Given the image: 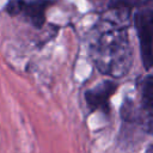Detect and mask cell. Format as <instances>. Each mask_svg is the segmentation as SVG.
I'll use <instances>...</instances> for the list:
<instances>
[{"label":"cell","instance_id":"6da1fadb","mask_svg":"<svg viewBox=\"0 0 153 153\" xmlns=\"http://www.w3.org/2000/svg\"><path fill=\"white\" fill-rule=\"evenodd\" d=\"M126 26L104 18L90 44L96 68L110 78L124 76L133 63V50Z\"/></svg>","mask_w":153,"mask_h":153},{"label":"cell","instance_id":"8992f818","mask_svg":"<svg viewBox=\"0 0 153 153\" xmlns=\"http://www.w3.org/2000/svg\"><path fill=\"white\" fill-rule=\"evenodd\" d=\"M141 88H140V96H141V112L147 118L148 122L152 123V108H153V82L151 74H147L141 80Z\"/></svg>","mask_w":153,"mask_h":153},{"label":"cell","instance_id":"7a4b0ae2","mask_svg":"<svg viewBox=\"0 0 153 153\" xmlns=\"http://www.w3.org/2000/svg\"><path fill=\"white\" fill-rule=\"evenodd\" d=\"M134 22L140 43L142 63L145 68L149 71L152 66V27H153V13L151 5L139 10L135 14Z\"/></svg>","mask_w":153,"mask_h":153},{"label":"cell","instance_id":"277c9868","mask_svg":"<svg viewBox=\"0 0 153 153\" xmlns=\"http://www.w3.org/2000/svg\"><path fill=\"white\" fill-rule=\"evenodd\" d=\"M117 85L115 81L106 80L93 86L85 92V102L91 111H102L109 114L110 111V98L116 92Z\"/></svg>","mask_w":153,"mask_h":153},{"label":"cell","instance_id":"3957f363","mask_svg":"<svg viewBox=\"0 0 153 153\" xmlns=\"http://www.w3.org/2000/svg\"><path fill=\"white\" fill-rule=\"evenodd\" d=\"M49 0H11L6 11L11 16H19L36 27H41L45 20V11L50 6Z\"/></svg>","mask_w":153,"mask_h":153},{"label":"cell","instance_id":"5b68a950","mask_svg":"<svg viewBox=\"0 0 153 153\" xmlns=\"http://www.w3.org/2000/svg\"><path fill=\"white\" fill-rule=\"evenodd\" d=\"M151 5V0H112L110 2L111 14L106 18L127 25L130 12L134 7H146Z\"/></svg>","mask_w":153,"mask_h":153}]
</instances>
